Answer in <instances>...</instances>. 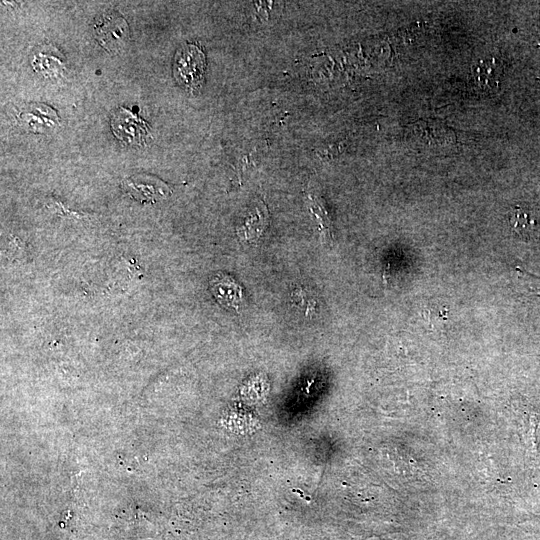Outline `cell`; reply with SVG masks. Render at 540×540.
<instances>
[{"label": "cell", "instance_id": "2", "mask_svg": "<svg viewBox=\"0 0 540 540\" xmlns=\"http://www.w3.org/2000/svg\"><path fill=\"white\" fill-rule=\"evenodd\" d=\"M96 37L109 52L123 48L129 38V27L124 18L115 12L99 17L95 23Z\"/></svg>", "mask_w": 540, "mask_h": 540}, {"label": "cell", "instance_id": "4", "mask_svg": "<svg viewBox=\"0 0 540 540\" xmlns=\"http://www.w3.org/2000/svg\"><path fill=\"white\" fill-rule=\"evenodd\" d=\"M511 229L525 241L540 240V211L535 208L516 206L509 214Z\"/></svg>", "mask_w": 540, "mask_h": 540}, {"label": "cell", "instance_id": "5", "mask_svg": "<svg viewBox=\"0 0 540 540\" xmlns=\"http://www.w3.org/2000/svg\"><path fill=\"white\" fill-rule=\"evenodd\" d=\"M502 73L500 63L495 58H486L475 67V78L483 89H493L498 85Z\"/></svg>", "mask_w": 540, "mask_h": 540}, {"label": "cell", "instance_id": "1", "mask_svg": "<svg viewBox=\"0 0 540 540\" xmlns=\"http://www.w3.org/2000/svg\"><path fill=\"white\" fill-rule=\"evenodd\" d=\"M205 54L195 44H185L175 53L173 75L180 86L189 92L200 89L204 82Z\"/></svg>", "mask_w": 540, "mask_h": 540}, {"label": "cell", "instance_id": "6", "mask_svg": "<svg viewBox=\"0 0 540 540\" xmlns=\"http://www.w3.org/2000/svg\"><path fill=\"white\" fill-rule=\"evenodd\" d=\"M215 297L224 305L237 307L241 298V289L230 277H217L212 286Z\"/></svg>", "mask_w": 540, "mask_h": 540}, {"label": "cell", "instance_id": "3", "mask_svg": "<svg viewBox=\"0 0 540 540\" xmlns=\"http://www.w3.org/2000/svg\"><path fill=\"white\" fill-rule=\"evenodd\" d=\"M111 126L114 135L128 144H140L148 136L147 123L124 108L113 115Z\"/></svg>", "mask_w": 540, "mask_h": 540}]
</instances>
